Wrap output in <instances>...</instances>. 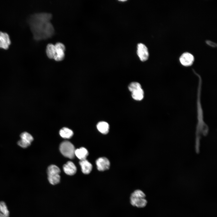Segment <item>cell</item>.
<instances>
[{"mask_svg": "<svg viewBox=\"0 0 217 217\" xmlns=\"http://www.w3.org/2000/svg\"><path fill=\"white\" fill-rule=\"evenodd\" d=\"M17 144L23 148H26L31 144L30 143L22 139H20L18 142Z\"/></svg>", "mask_w": 217, "mask_h": 217, "instance_id": "d6986e66", "label": "cell"}, {"mask_svg": "<svg viewBox=\"0 0 217 217\" xmlns=\"http://www.w3.org/2000/svg\"><path fill=\"white\" fill-rule=\"evenodd\" d=\"M11 43L8 34L6 32L0 31V48L7 50Z\"/></svg>", "mask_w": 217, "mask_h": 217, "instance_id": "ba28073f", "label": "cell"}, {"mask_svg": "<svg viewBox=\"0 0 217 217\" xmlns=\"http://www.w3.org/2000/svg\"><path fill=\"white\" fill-rule=\"evenodd\" d=\"M146 196L144 192L140 189L134 190L131 194L130 198L131 205L139 208L144 207L147 203Z\"/></svg>", "mask_w": 217, "mask_h": 217, "instance_id": "7a4b0ae2", "label": "cell"}, {"mask_svg": "<svg viewBox=\"0 0 217 217\" xmlns=\"http://www.w3.org/2000/svg\"><path fill=\"white\" fill-rule=\"evenodd\" d=\"M59 149L65 157L70 159L74 158L75 149L73 145L70 142L64 141L62 142L60 145Z\"/></svg>", "mask_w": 217, "mask_h": 217, "instance_id": "277c9868", "label": "cell"}, {"mask_svg": "<svg viewBox=\"0 0 217 217\" xmlns=\"http://www.w3.org/2000/svg\"><path fill=\"white\" fill-rule=\"evenodd\" d=\"M194 60V58L193 55L188 52L183 53L179 58V61L181 64L185 67L192 65Z\"/></svg>", "mask_w": 217, "mask_h": 217, "instance_id": "52a82bcc", "label": "cell"}, {"mask_svg": "<svg viewBox=\"0 0 217 217\" xmlns=\"http://www.w3.org/2000/svg\"><path fill=\"white\" fill-rule=\"evenodd\" d=\"M137 53L140 60L142 61H146L149 57V53L147 47L144 44L139 43L137 46Z\"/></svg>", "mask_w": 217, "mask_h": 217, "instance_id": "8992f818", "label": "cell"}, {"mask_svg": "<svg viewBox=\"0 0 217 217\" xmlns=\"http://www.w3.org/2000/svg\"><path fill=\"white\" fill-rule=\"evenodd\" d=\"M60 172L59 168L55 165L49 166L47 169L48 179L51 184L55 185L60 182Z\"/></svg>", "mask_w": 217, "mask_h": 217, "instance_id": "3957f363", "label": "cell"}, {"mask_svg": "<svg viewBox=\"0 0 217 217\" xmlns=\"http://www.w3.org/2000/svg\"><path fill=\"white\" fill-rule=\"evenodd\" d=\"M206 43L207 45L212 47H215L217 46L216 43L209 40H207L206 41Z\"/></svg>", "mask_w": 217, "mask_h": 217, "instance_id": "ffe728a7", "label": "cell"}, {"mask_svg": "<svg viewBox=\"0 0 217 217\" xmlns=\"http://www.w3.org/2000/svg\"><path fill=\"white\" fill-rule=\"evenodd\" d=\"M119 1H121V2H125V1H126V0H120Z\"/></svg>", "mask_w": 217, "mask_h": 217, "instance_id": "44dd1931", "label": "cell"}, {"mask_svg": "<svg viewBox=\"0 0 217 217\" xmlns=\"http://www.w3.org/2000/svg\"><path fill=\"white\" fill-rule=\"evenodd\" d=\"M56 49L55 55L54 59L57 61L62 60L65 57V47L64 45L60 42H58L55 45Z\"/></svg>", "mask_w": 217, "mask_h": 217, "instance_id": "5b68a950", "label": "cell"}, {"mask_svg": "<svg viewBox=\"0 0 217 217\" xmlns=\"http://www.w3.org/2000/svg\"><path fill=\"white\" fill-rule=\"evenodd\" d=\"M21 139L26 141L30 143H31L33 140L32 136L27 132H24L20 135Z\"/></svg>", "mask_w": 217, "mask_h": 217, "instance_id": "ac0fdd59", "label": "cell"}, {"mask_svg": "<svg viewBox=\"0 0 217 217\" xmlns=\"http://www.w3.org/2000/svg\"><path fill=\"white\" fill-rule=\"evenodd\" d=\"M9 212L6 203L0 202V217H9Z\"/></svg>", "mask_w": 217, "mask_h": 217, "instance_id": "e0dca14e", "label": "cell"}, {"mask_svg": "<svg viewBox=\"0 0 217 217\" xmlns=\"http://www.w3.org/2000/svg\"><path fill=\"white\" fill-rule=\"evenodd\" d=\"M79 164L83 174H88L91 172L92 168V165L86 159L80 160Z\"/></svg>", "mask_w": 217, "mask_h": 217, "instance_id": "8fae6325", "label": "cell"}, {"mask_svg": "<svg viewBox=\"0 0 217 217\" xmlns=\"http://www.w3.org/2000/svg\"><path fill=\"white\" fill-rule=\"evenodd\" d=\"M51 14L37 13L29 16L27 19L34 39L36 41L46 39L55 33L54 27L50 22Z\"/></svg>", "mask_w": 217, "mask_h": 217, "instance_id": "6da1fadb", "label": "cell"}, {"mask_svg": "<svg viewBox=\"0 0 217 217\" xmlns=\"http://www.w3.org/2000/svg\"><path fill=\"white\" fill-rule=\"evenodd\" d=\"M97 168L99 171H103L108 169L110 167V162L108 159L105 157L99 158L96 161Z\"/></svg>", "mask_w": 217, "mask_h": 217, "instance_id": "9c48e42d", "label": "cell"}, {"mask_svg": "<svg viewBox=\"0 0 217 217\" xmlns=\"http://www.w3.org/2000/svg\"><path fill=\"white\" fill-rule=\"evenodd\" d=\"M59 133L61 137L65 139H69L73 135V132L71 130L65 127L61 129Z\"/></svg>", "mask_w": 217, "mask_h": 217, "instance_id": "2e32d148", "label": "cell"}, {"mask_svg": "<svg viewBox=\"0 0 217 217\" xmlns=\"http://www.w3.org/2000/svg\"><path fill=\"white\" fill-rule=\"evenodd\" d=\"M56 49L55 45L48 44L46 48V52L48 57L51 59H54L55 55Z\"/></svg>", "mask_w": 217, "mask_h": 217, "instance_id": "9a60e30c", "label": "cell"}, {"mask_svg": "<svg viewBox=\"0 0 217 217\" xmlns=\"http://www.w3.org/2000/svg\"><path fill=\"white\" fill-rule=\"evenodd\" d=\"M96 126L99 131L103 134H107L109 132V125L106 122L103 121L99 122L97 124Z\"/></svg>", "mask_w": 217, "mask_h": 217, "instance_id": "5bb4252c", "label": "cell"}, {"mask_svg": "<svg viewBox=\"0 0 217 217\" xmlns=\"http://www.w3.org/2000/svg\"><path fill=\"white\" fill-rule=\"evenodd\" d=\"M64 172L67 175H73L77 171V168L74 164L71 161H68L63 166Z\"/></svg>", "mask_w": 217, "mask_h": 217, "instance_id": "30bf717a", "label": "cell"}, {"mask_svg": "<svg viewBox=\"0 0 217 217\" xmlns=\"http://www.w3.org/2000/svg\"><path fill=\"white\" fill-rule=\"evenodd\" d=\"M89 153L87 149L83 147H81L75 150V155L80 160L86 159Z\"/></svg>", "mask_w": 217, "mask_h": 217, "instance_id": "7c38bea8", "label": "cell"}, {"mask_svg": "<svg viewBox=\"0 0 217 217\" xmlns=\"http://www.w3.org/2000/svg\"><path fill=\"white\" fill-rule=\"evenodd\" d=\"M131 92L132 98L136 100L140 101L144 97V91L141 87L135 89Z\"/></svg>", "mask_w": 217, "mask_h": 217, "instance_id": "4fadbf2b", "label": "cell"}]
</instances>
